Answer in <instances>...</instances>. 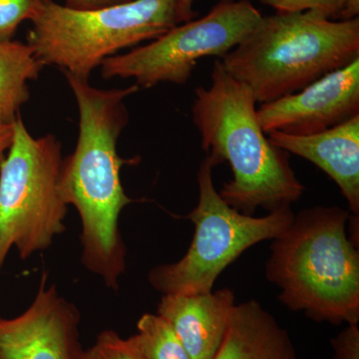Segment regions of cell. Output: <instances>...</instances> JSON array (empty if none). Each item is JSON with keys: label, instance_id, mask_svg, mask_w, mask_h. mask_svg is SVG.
Listing matches in <instances>:
<instances>
[{"label": "cell", "instance_id": "cell-9", "mask_svg": "<svg viewBox=\"0 0 359 359\" xmlns=\"http://www.w3.org/2000/svg\"><path fill=\"white\" fill-rule=\"evenodd\" d=\"M80 323L76 304L43 273L30 306L14 318L0 316V359H82Z\"/></svg>", "mask_w": 359, "mask_h": 359}, {"label": "cell", "instance_id": "cell-3", "mask_svg": "<svg viewBox=\"0 0 359 359\" xmlns=\"http://www.w3.org/2000/svg\"><path fill=\"white\" fill-rule=\"evenodd\" d=\"M349 216L337 205L309 208L273 238L266 280L290 311L334 325L359 323V252Z\"/></svg>", "mask_w": 359, "mask_h": 359}, {"label": "cell", "instance_id": "cell-21", "mask_svg": "<svg viewBox=\"0 0 359 359\" xmlns=\"http://www.w3.org/2000/svg\"><path fill=\"white\" fill-rule=\"evenodd\" d=\"M198 0H175L178 25L195 20L197 13L194 11V4Z\"/></svg>", "mask_w": 359, "mask_h": 359}, {"label": "cell", "instance_id": "cell-7", "mask_svg": "<svg viewBox=\"0 0 359 359\" xmlns=\"http://www.w3.org/2000/svg\"><path fill=\"white\" fill-rule=\"evenodd\" d=\"M212 169L205 157L198 171L199 202L186 216L195 226V233L185 256L149 271V283L161 294L211 292L217 278L241 255L252 245L278 237L294 221L292 205L264 217L233 209L217 191Z\"/></svg>", "mask_w": 359, "mask_h": 359}, {"label": "cell", "instance_id": "cell-13", "mask_svg": "<svg viewBox=\"0 0 359 359\" xmlns=\"http://www.w3.org/2000/svg\"><path fill=\"white\" fill-rule=\"evenodd\" d=\"M214 359H299L292 337L259 302L236 304Z\"/></svg>", "mask_w": 359, "mask_h": 359}, {"label": "cell", "instance_id": "cell-15", "mask_svg": "<svg viewBox=\"0 0 359 359\" xmlns=\"http://www.w3.org/2000/svg\"><path fill=\"white\" fill-rule=\"evenodd\" d=\"M132 337L144 359H191L173 327L159 314L144 313Z\"/></svg>", "mask_w": 359, "mask_h": 359}, {"label": "cell", "instance_id": "cell-19", "mask_svg": "<svg viewBox=\"0 0 359 359\" xmlns=\"http://www.w3.org/2000/svg\"><path fill=\"white\" fill-rule=\"evenodd\" d=\"M334 359H359V327L348 323L347 327L332 339Z\"/></svg>", "mask_w": 359, "mask_h": 359}, {"label": "cell", "instance_id": "cell-12", "mask_svg": "<svg viewBox=\"0 0 359 359\" xmlns=\"http://www.w3.org/2000/svg\"><path fill=\"white\" fill-rule=\"evenodd\" d=\"M276 147L313 163L330 177L359 217V115L320 133L297 136L273 132Z\"/></svg>", "mask_w": 359, "mask_h": 359}, {"label": "cell", "instance_id": "cell-17", "mask_svg": "<svg viewBox=\"0 0 359 359\" xmlns=\"http://www.w3.org/2000/svg\"><path fill=\"white\" fill-rule=\"evenodd\" d=\"M44 0H0V40L13 39L25 20L32 21Z\"/></svg>", "mask_w": 359, "mask_h": 359}, {"label": "cell", "instance_id": "cell-1", "mask_svg": "<svg viewBox=\"0 0 359 359\" xmlns=\"http://www.w3.org/2000/svg\"><path fill=\"white\" fill-rule=\"evenodd\" d=\"M79 110V134L72 154L63 159L59 190L74 205L81 222L80 244L84 268L113 290L126 271V245L119 229L120 215L133 203L123 188L117 142L129 122L125 99L137 93L127 88L100 89L89 80L65 73Z\"/></svg>", "mask_w": 359, "mask_h": 359}, {"label": "cell", "instance_id": "cell-18", "mask_svg": "<svg viewBox=\"0 0 359 359\" xmlns=\"http://www.w3.org/2000/svg\"><path fill=\"white\" fill-rule=\"evenodd\" d=\"M275 9L278 13L316 11L328 20H339L340 11L346 0H259Z\"/></svg>", "mask_w": 359, "mask_h": 359}, {"label": "cell", "instance_id": "cell-4", "mask_svg": "<svg viewBox=\"0 0 359 359\" xmlns=\"http://www.w3.org/2000/svg\"><path fill=\"white\" fill-rule=\"evenodd\" d=\"M359 58V18L316 11L263 16L222 58L224 70L264 104L294 94Z\"/></svg>", "mask_w": 359, "mask_h": 359}, {"label": "cell", "instance_id": "cell-14", "mask_svg": "<svg viewBox=\"0 0 359 359\" xmlns=\"http://www.w3.org/2000/svg\"><path fill=\"white\" fill-rule=\"evenodd\" d=\"M43 67L29 44L0 40V122L16 121L29 100L28 81L36 80Z\"/></svg>", "mask_w": 359, "mask_h": 359}, {"label": "cell", "instance_id": "cell-11", "mask_svg": "<svg viewBox=\"0 0 359 359\" xmlns=\"http://www.w3.org/2000/svg\"><path fill=\"white\" fill-rule=\"evenodd\" d=\"M236 304L235 294L226 287L207 294H163L157 314L171 325L191 359H214Z\"/></svg>", "mask_w": 359, "mask_h": 359}, {"label": "cell", "instance_id": "cell-2", "mask_svg": "<svg viewBox=\"0 0 359 359\" xmlns=\"http://www.w3.org/2000/svg\"><path fill=\"white\" fill-rule=\"evenodd\" d=\"M256 105L252 91L216 60L210 86L195 90L192 106L205 157L214 168L228 162L233 172L219 195L250 216L257 208L271 212L289 207L304 192L290 153L273 145L262 128Z\"/></svg>", "mask_w": 359, "mask_h": 359}, {"label": "cell", "instance_id": "cell-6", "mask_svg": "<svg viewBox=\"0 0 359 359\" xmlns=\"http://www.w3.org/2000/svg\"><path fill=\"white\" fill-rule=\"evenodd\" d=\"M62 147L54 135L35 138L18 116L0 165V273L13 249L22 261L44 252L66 230L59 190Z\"/></svg>", "mask_w": 359, "mask_h": 359}, {"label": "cell", "instance_id": "cell-22", "mask_svg": "<svg viewBox=\"0 0 359 359\" xmlns=\"http://www.w3.org/2000/svg\"><path fill=\"white\" fill-rule=\"evenodd\" d=\"M13 140V124L0 122V165L6 159Z\"/></svg>", "mask_w": 359, "mask_h": 359}, {"label": "cell", "instance_id": "cell-16", "mask_svg": "<svg viewBox=\"0 0 359 359\" xmlns=\"http://www.w3.org/2000/svg\"><path fill=\"white\" fill-rule=\"evenodd\" d=\"M82 359H144L133 337H120L113 330H105L97 335L95 341L84 349Z\"/></svg>", "mask_w": 359, "mask_h": 359}, {"label": "cell", "instance_id": "cell-5", "mask_svg": "<svg viewBox=\"0 0 359 359\" xmlns=\"http://www.w3.org/2000/svg\"><path fill=\"white\" fill-rule=\"evenodd\" d=\"M32 23L27 43L40 63L85 80L105 59L178 25L175 0H130L95 11L44 0Z\"/></svg>", "mask_w": 359, "mask_h": 359}, {"label": "cell", "instance_id": "cell-8", "mask_svg": "<svg viewBox=\"0 0 359 359\" xmlns=\"http://www.w3.org/2000/svg\"><path fill=\"white\" fill-rule=\"evenodd\" d=\"M263 18L250 0H219L199 20L175 26L148 44L105 59L104 79H135L140 88L160 83L185 84L198 61L223 58Z\"/></svg>", "mask_w": 359, "mask_h": 359}, {"label": "cell", "instance_id": "cell-10", "mask_svg": "<svg viewBox=\"0 0 359 359\" xmlns=\"http://www.w3.org/2000/svg\"><path fill=\"white\" fill-rule=\"evenodd\" d=\"M266 135L306 136L325 131L359 115V58L294 94L257 109Z\"/></svg>", "mask_w": 359, "mask_h": 359}, {"label": "cell", "instance_id": "cell-20", "mask_svg": "<svg viewBox=\"0 0 359 359\" xmlns=\"http://www.w3.org/2000/svg\"><path fill=\"white\" fill-rule=\"evenodd\" d=\"M65 6L76 11H95L126 4L130 0H65Z\"/></svg>", "mask_w": 359, "mask_h": 359}]
</instances>
